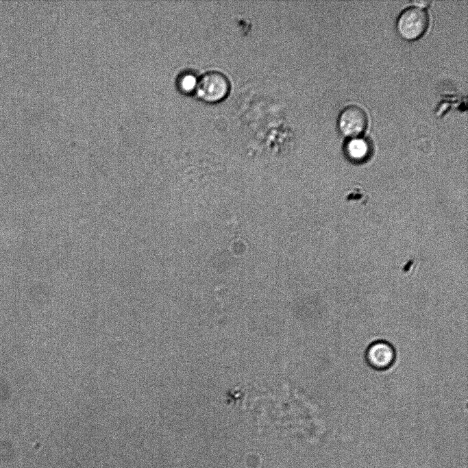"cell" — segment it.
I'll return each instance as SVG.
<instances>
[{"instance_id": "1", "label": "cell", "mask_w": 468, "mask_h": 468, "mask_svg": "<svg viewBox=\"0 0 468 468\" xmlns=\"http://www.w3.org/2000/svg\"><path fill=\"white\" fill-rule=\"evenodd\" d=\"M428 25L427 11L411 6L404 9L397 17L396 29L402 38L412 41L421 38L427 31Z\"/></svg>"}, {"instance_id": "2", "label": "cell", "mask_w": 468, "mask_h": 468, "mask_svg": "<svg viewBox=\"0 0 468 468\" xmlns=\"http://www.w3.org/2000/svg\"><path fill=\"white\" fill-rule=\"evenodd\" d=\"M230 90L227 77L221 72L208 71L198 78L195 93L201 99L216 102L226 97Z\"/></svg>"}, {"instance_id": "3", "label": "cell", "mask_w": 468, "mask_h": 468, "mask_svg": "<svg viewBox=\"0 0 468 468\" xmlns=\"http://www.w3.org/2000/svg\"><path fill=\"white\" fill-rule=\"evenodd\" d=\"M396 358L397 352L394 346L385 340L373 341L365 352V359L368 366L379 371L391 368Z\"/></svg>"}, {"instance_id": "4", "label": "cell", "mask_w": 468, "mask_h": 468, "mask_svg": "<svg viewBox=\"0 0 468 468\" xmlns=\"http://www.w3.org/2000/svg\"><path fill=\"white\" fill-rule=\"evenodd\" d=\"M368 125V116L358 106L350 105L345 108L338 118L340 132L349 138L360 137Z\"/></svg>"}, {"instance_id": "5", "label": "cell", "mask_w": 468, "mask_h": 468, "mask_svg": "<svg viewBox=\"0 0 468 468\" xmlns=\"http://www.w3.org/2000/svg\"><path fill=\"white\" fill-rule=\"evenodd\" d=\"M369 142L361 137L350 138L345 146V152L349 159L355 162L363 161L370 153Z\"/></svg>"}, {"instance_id": "6", "label": "cell", "mask_w": 468, "mask_h": 468, "mask_svg": "<svg viewBox=\"0 0 468 468\" xmlns=\"http://www.w3.org/2000/svg\"><path fill=\"white\" fill-rule=\"evenodd\" d=\"M198 77L192 73H184L182 74L177 80L179 88L184 93L195 91Z\"/></svg>"}, {"instance_id": "7", "label": "cell", "mask_w": 468, "mask_h": 468, "mask_svg": "<svg viewBox=\"0 0 468 468\" xmlns=\"http://www.w3.org/2000/svg\"><path fill=\"white\" fill-rule=\"evenodd\" d=\"M412 3L413 6L424 9L429 5L430 1L427 0H417L412 1Z\"/></svg>"}]
</instances>
